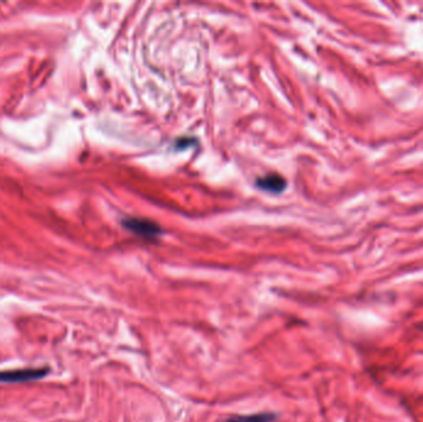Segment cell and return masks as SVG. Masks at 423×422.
<instances>
[{"label":"cell","mask_w":423,"mask_h":422,"mask_svg":"<svg viewBox=\"0 0 423 422\" xmlns=\"http://www.w3.org/2000/svg\"><path fill=\"white\" fill-rule=\"evenodd\" d=\"M47 372H49L47 368H25L17 370H4L0 372V383L19 384V383L35 381L43 378Z\"/></svg>","instance_id":"1"},{"label":"cell","mask_w":423,"mask_h":422,"mask_svg":"<svg viewBox=\"0 0 423 422\" xmlns=\"http://www.w3.org/2000/svg\"><path fill=\"white\" fill-rule=\"evenodd\" d=\"M127 230L144 239H155L162 233L159 224L147 218L130 217L123 222Z\"/></svg>","instance_id":"2"},{"label":"cell","mask_w":423,"mask_h":422,"mask_svg":"<svg viewBox=\"0 0 423 422\" xmlns=\"http://www.w3.org/2000/svg\"><path fill=\"white\" fill-rule=\"evenodd\" d=\"M257 185L260 190L266 191V192L280 193L286 188L288 182L280 175L270 174L266 175L264 177H260L257 181Z\"/></svg>","instance_id":"3"},{"label":"cell","mask_w":423,"mask_h":422,"mask_svg":"<svg viewBox=\"0 0 423 422\" xmlns=\"http://www.w3.org/2000/svg\"><path fill=\"white\" fill-rule=\"evenodd\" d=\"M277 419L274 412H259L252 415H235L223 422H274Z\"/></svg>","instance_id":"4"}]
</instances>
